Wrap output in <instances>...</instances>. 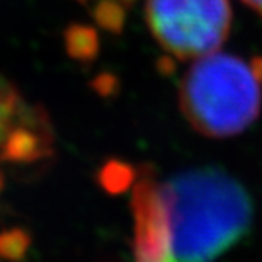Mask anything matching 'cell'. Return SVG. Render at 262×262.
<instances>
[{"label": "cell", "instance_id": "obj_1", "mask_svg": "<svg viewBox=\"0 0 262 262\" xmlns=\"http://www.w3.org/2000/svg\"><path fill=\"white\" fill-rule=\"evenodd\" d=\"M155 189L167 262H214L249 233L250 196L222 169L182 172Z\"/></svg>", "mask_w": 262, "mask_h": 262}, {"label": "cell", "instance_id": "obj_2", "mask_svg": "<svg viewBox=\"0 0 262 262\" xmlns=\"http://www.w3.org/2000/svg\"><path fill=\"white\" fill-rule=\"evenodd\" d=\"M181 109L192 128L213 138L242 133L262 106V58L228 53L196 58L181 82Z\"/></svg>", "mask_w": 262, "mask_h": 262}, {"label": "cell", "instance_id": "obj_3", "mask_svg": "<svg viewBox=\"0 0 262 262\" xmlns=\"http://www.w3.org/2000/svg\"><path fill=\"white\" fill-rule=\"evenodd\" d=\"M145 19L165 53L194 60L225 43L232 7L228 0H146Z\"/></svg>", "mask_w": 262, "mask_h": 262}, {"label": "cell", "instance_id": "obj_4", "mask_svg": "<svg viewBox=\"0 0 262 262\" xmlns=\"http://www.w3.org/2000/svg\"><path fill=\"white\" fill-rule=\"evenodd\" d=\"M34 116L36 107L26 104L14 87L0 78V162L5 160V148L12 135L33 123Z\"/></svg>", "mask_w": 262, "mask_h": 262}, {"label": "cell", "instance_id": "obj_5", "mask_svg": "<svg viewBox=\"0 0 262 262\" xmlns=\"http://www.w3.org/2000/svg\"><path fill=\"white\" fill-rule=\"evenodd\" d=\"M91 7L94 17L107 29H119L124 20V10L135 0H78Z\"/></svg>", "mask_w": 262, "mask_h": 262}, {"label": "cell", "instance_id": "obj_6", "mask_svg": "<svg viewBox=\"0 0 262 262\" xmlns=\"http://www.w3.org/2000/svg\"><path fill=\"white\" fill-rule=\"evenodd\" d=\"M29 245V237L20 230L0 235V255L5 259L17 260L24 255Z\"/></svg>", "mask_w": 262, "mask_h": 262}, {"label": "cell", "instance_id": "obj_7", "mask_svg": "<svg viewBox=\"0 0 262 262\" xmlns=\"http://www.w3.org/2000/svg\"><path fill=\"white\" fill-rule=\"evenodd\" d=\"M245 5H249L250 9L255 10L257 14L262 15V0H242Z\"/></svg>", "mask_w": 262, "mask_h": 262}]
</instances>
